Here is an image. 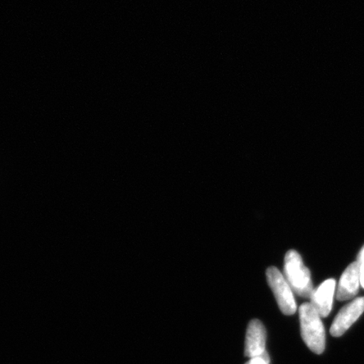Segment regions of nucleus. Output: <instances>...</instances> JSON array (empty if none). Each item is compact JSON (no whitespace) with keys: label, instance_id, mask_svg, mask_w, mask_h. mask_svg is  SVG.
<instances>
[{"label":"nucleus","instance_id":"nucleus-1","mask_svg":"<svg viewBox=\"0 0 364 364\" xmlns=\"http://www.w3.org/2000/svg\"><path fill=\"white\" fill-rule=\"evenodd\" d=\"M300 328L303 341L316 354H321L326 348V332L321 317L311 303L299 308Z\"/></svg>","mask_w":364,"mask_h":364},{"label":"nucleus","instance_id":"nucleus-2","mask_svg":"<svg viewBox=\"0 0 364 364\" xmlns=\"http://www.w3.org/2000/svg\"><path fill=\"white\" fill-rule=\"evenodd\" d=\"M285 279L291 289L303 298H311L314 292L311 272L304 266L300 255L294 250L286 254L284 260Z\"/></svg>","mask_w":364,"mask_h":364},{"label":"nucleus","instance_id":"nucleus-3","mask_svg":"<svg viewBox=\"0 0 364 364\" xmlns=\"http://www.w3.org/2000/svg\"><path fill=\"white\" fill-rule=\"evenodd\" d=\"M267 279L282 313L286 316L294 315L297 309V304L295 302L293 290L285 277L277 268L271 267L267 270Z\"/></svg>","mask_w":364,"mask_h":364},{"label":"nucleus","instance_id":"nucleus-4","mask_svg":"<svg viewBox=\"0 0 364 364\" xmlns=\"http://www.w3.org/2000/svg\"><path fill=\"white\" fill-rule=\"evenodd\" d=\"M364 312V297L354 299L353 302L341 309L331 327V334L339 338L351 327Z\"/></svg>","mask_w":364,"mask_h":364},{"label":"nucleus","instance_id":"nucleus-5","mask_svg":"<svg viewBox=\"0 0 364 364\" xmlns=\"http://www.w3.org/2000/svg\"><path fill=\"white\" fill-rule=\"evenodd\" d=\"M267 331L262 323L253 320L249 323L245 336V355L250 358L262 357L266 351Z\"/></svg>","mask_w":364,"mask_h":364},{"label":"nucleus","instance_id":"nucleus-6","mask_svg":"<svg viewBox=\"0 0 364 364\" xmlns=\"http://www.w3.org/2000/svg\"><path fill=\"white\" fill-rule=\"evenodd\" d=\"M360 284V266L358 262L349 265L341 275L336 298L340 301L351 299L357 295Z\"/></svg>","mask_w":364,"mask_h":364},{"label":"nucleus","instance_id":"nucleus-7","mask_svg":"<svg viewBox=\"0 0 364 364\" xmlns=\"http://www.w3.org/2000/svg\"><path fill=\"white\" fill-rule=\"evenodd\" d=\"M335 289L336 281L328 279L322 283L316 290H314L311 304L321 317L329 316L333 304Z\"/></svg>","mask_w":364,"mask_h":364},{"label":"nucleus","instance_id":"nucleus-8","mask_svg":"<svg viewBox=\"0 0 364 364\" xmlns=\"http://www.w3.org/2000/svg\"><path fill=\"white\" fill-rule=\"evenodd\" d=\"M270 358L268 353L264 355L262 357H257L250 358V360L245 364H269Z\"/></svg>","mask_w":364,"mask_h":364},{"label":"nucleus","instance_id":"nucleus-9","mask_svg":"<svg viewBox=\"0 0 364 364\" xmlns=\"http://www.w3.org/2000/svg\"><path fill=\"white\" fill-rule=\"evenodd\" d=\"M358 262L359 266H360V284L364 289V247L358 255Z\"/></svg>","mask_w":364,"mask_h":364}]
</instances>
